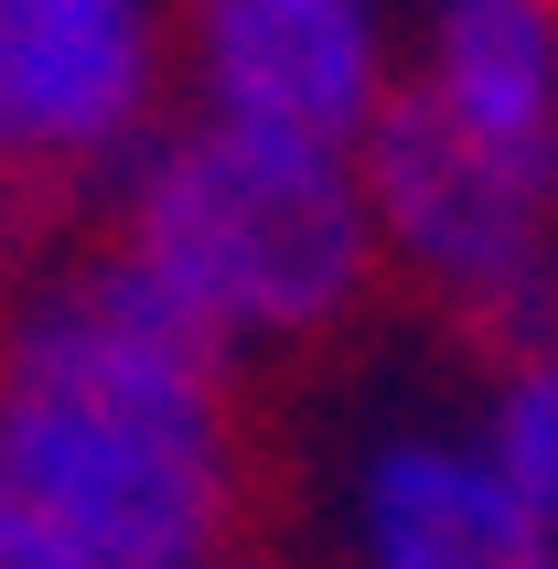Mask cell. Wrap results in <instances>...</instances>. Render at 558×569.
<instances>
[{
    "label": "cell",
    "mask_w": 558,
    "mask_h": 569,
    "mask_svg": "<svg viewBox=\"0 0 558 569\" xmlns=\"http://www.w3.org/2000/svg\"><path fill=\"white\" fill-rule=\"evenodd\" d=\"M248 516L237 366L119 248L0 312V569H183Z\"/></svg>",
    "instance_id": "obj_1"
},
{
    "label": "cell",
    "mask_w": 558,
    "mask_h": 569,
    "mask_svg": "<svg viewBox=\"0 0 558 569\" xmlns=\"http://www.w3.org/2000/svg\"><path fill=\"white\" fill-rule=\"evenodd\" d=\"M119 258L226 366L333 345L387 280L355 151L226 129L193 108L161 119V140L119 172Z\"/></svg>",
    "instance_id": "obj_2"
},
{
    "label": "cell",
    "mask_w": 558,
    "mask_h": 569,
    "mask_svg": "<svg viewBox=\"0 0 558 569\" xmlns=\"http://www.w3.org/2000/svg\"><path fill=\"white\" fill-rule=\"evenodd\" d=\"M355 161H366L387 280L419 290L451 333L495 345L505 366L558 345V161L451 140L408 97Z\"/></svg>",
    "instance_id": "obj_3"
},
{
    "label": "cell",
    "mask_w": 558,
    "mask_h": 569,
    "mask_svg": "<svg viewBox=\"0 0 558 569\" xmlns=\"http://www.w3.org/2000/svg\"><path fill=\"white\" fill-rule=\"evenodd\" d=\"M172 87V0H0V204L119 183Z\"/></svg>",
    "instance_id": "obj_4"
},
{
    "label": "cell",
    "mask_w": 558,
    "mask_h": 569,
    "mask_svg": "<svg viewBox=\"0 0 558 569\" xmlns=\"http://www.w3.org/2000/svg\"><path fill=\"white\" fill-rule=\"evenodd\" d=\"M172 76L193 119L366 151L408 87L387 0H172Z\"/></svg>",
    "instance_id": "obj_5"
},
{
    "label": "cell",
    "mask_w": 558,
    "mask_h": 569,
    "mask_svg": "<svg viewBox=\"0 0 558 569\" xmlns=\"http://www.w3.org/2000/svg\"><path fill=\"white\" fill-rule=\"evenodd\" d=\"M343 559L355 569H527L537 538L505 495L484 430L387 419L343 473Z\"/></svg>",
    "instance_id": "obj_6"
},
{
    "label": "cell",
    "mask_w": 558,
    "mask_h": 569,
    "mask_svg": "<svg viewBox=\"0 0 558 569\" xmlns=\"http://www.w3.org/2000/svg\"><path fill=\"white\" fill-rule=\"evenodd\" d=\"M398 97L451 140L558 161V0H419Z\"/></svg>",
    "instance_id": "obj_7"
},
{
    "label": "cell",
    "mask_w": 558,
    "mask_h": 569,
    "mask_svg": "<svg viewBox=\"0 0 558 569\" xmlns=\"http://www.w3.org/2000/svg\"><path fill=\"white\" fill-rule=\"evenodd\" d=\"M472 430L495 451V473H505V495H516V516H527L537 559H558V345L495 366V398H484Z\"/></svg>",
    "instance_id": "obj_8"
},
{
    "label": "cell",
    "mask_w": 558,
    "mask_h": 569,
    "mask_svg": "<svg viewBox=\"0 0 558 569\" xmlns=\"http://www.w3.org/2000/svg\"><path fill=\"white\" fill-rule=\"evenodd\" d=\"M183 569H258V559H237V548H216V559H183Z\"/></svg>",
    "instance_id": "obj_9"
},
{
    "label": "cell",
    "mask_w": 558,
    "mask_h": 569,
    "mask_svg": "<svg viewBox=\"0 0 558 569\" xmlns=\"http://www.w3.org/2000/svg\"><path fill=\"white\" fill-rule=\"evenodd\" d=\"M527 569H558V559H527Z\"/></svg>",
    "instance_id": "obj_10"
}]
</instances>
